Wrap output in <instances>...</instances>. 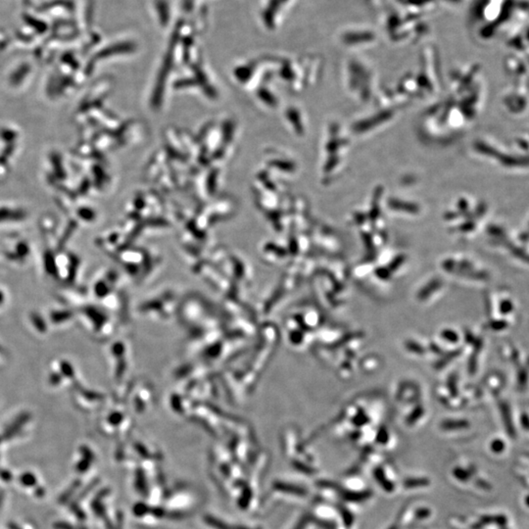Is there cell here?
Segmentation results:
<instances>
[{"instance_id":"7","label":"cell","mask_w":529,"mask_h":529,"mask_svg":"<svg viewBox=\"0 0 529 529\" xmlns=\"http://www.w3.org/2000/svg\"><path fill=\"white\" fill-rule=\"evenodd\" d=\"M135 487L137 489V491L143 495H147V484H146V479H145V475L142 470H137L136 471V474H135Z\"/></svg>"},{"instance_id":"2","label":"cell","mask_w":529,"mask_h":529,"mask_svg":"<svg viewBox=\"0 0 529 529\" xmlns=\"http://www.w3.org/2000/svg\"><path fill=\"white\" fill-rule=\"evenodd\" d=\"M129 394V401L132 404L134 411L137 414L144 413L154 404L153 388L149 383L136 382L132 389L126 391Z\"/></svg>"},{"instance_id":"17","label":"cell","mask_w":529,"mask_h":529,"mask_svg":"<svg viewBox=\"0 0 529 529\" xmlns=\"http://www.w3.org/2000/svg\"><path fill=\"white\" fill-rule=\"evenodd\" d=\"M44 493H45V491H44V489L42 487H38L37 490H36V495L38 497H42L44 495Z\"/></svg>"},{"instance_id":"11","label":"cell","mask_w":529,"mask_h":529,"mask_svg":"<svg viewBox=\"0 0 529 529\" xmlns=\"http://www.w3.org/2000/svg\"><path fill=\"white\" fill-rule=\"evenodd\" d=\"M125 416H126L124 413L120 411H114L113 413H111L108 416V422L113 426H118L123 422V420L125 419Z\"/></svg>"},{"instance_id":"16","label":"cell","mask_w":529,"mask_h":529,"mask_svg":"<svg viewBox=\"0 0 529 529\" xmlns=\"http://www.w3.org/2000/svg\"><path fill=\"white\" fill-rule=\"evenodd\" d=\"M54 527L56 529H76L73 525L67 523V522H56L54 524Z\"/></svg>"},{"instance_id":"14","label":"cell","mask_w":529,"mask_h":529,"mask_svg":"<svg viewBox=\"0 0 529 529\" xmlns=\"http://www.w3.org/2000/svg\"><path fill=\"white\" fill-rule=\"evenodd\" d=\"M149 514H153L155 517H158V518H162L164 516H168L167 511L164 510L163 508H160V507L150 508V513Z\"/></svg>"},{"instance_id":"10","label":"cell","mask_w":529,"mask_h":529,"mask_svg":"<svg viewBox=\"0 0 529 529\" xmlns=\"http://www.w3.org/2000/svg\"><path fill=\"white\" fill-rule=\"evenodd\" d=\"M20 482L26 487H33L37 484V477L34 473H25L20 476Z\"/></svg>"},{"instance_id":"6","label":"cell","mask_w":529,"mask_h":529,"mask_svg":"<svg viewBox=\"0 0 529 529\" xmlns=\"http://www.w3.org/2000/svg\"><path fill=\"white\" fill-rule=\"evenodd\" d=\"M204 520L205 522L210 525L211 527H214L215 529H249L248 527L245 526H242V525H231V524H228L224 522L223 520L215 517V516H212V515H205L204 516Z\"/></svg>"},{"instance_id":"12","label":"cell","mask_w":529,"mask_h":529,"mask_svg":"<svg viewBox=\"0 0 529 529\" xmlns=\"http://www.w3.org/2000/svg\"><path fill=\"white\" fill-rule=\"evenodd\" d=\"M132 511L136 516H144L150 513V507L144 503H137L133 506Z\"/></svg>"},{"instance_id":"8","label":"cell","mask_w":529,"mask_h":529,"mask_svg":"<svg viewBox=\"0 0 529 529\" xmlns=\"http://www.w3.org/2000/svg\"><path fill=\"white\" fill-rule=\"evenodd\" d=\"M79 486H80V480H75V481L72 483V485L67 489V491L64 492V493L60 496V498H59V503H60V504H65V503H67V502L71 499V497L75 494V492L78 489Z\"/></svg>"},{"instance_id":"18","label":"cell","mask_w":529,"mask_h":529,"mask_svg":"<svg viewBox=\"0 0 529 529\" xmlns=\"http://www.w3.org/2000/svg\"><path fill=\"white\" fill-rule=\"evenodd\" d=\"M9 526H10V529H21L19 526H18L17 524H15V523H10Z\"/></svg>"},{"instance_id":"1","label":"cell","mask_w":529,"mask_h":529,"mask_svg":"<svg viewBox=\"0 0 529 529\" xmlns=\"http://www.w3.org/2000/svg\"><path fill=\"white\" fill-rule=\"evenodd\" d=\"M178 298L173 291H163L158 295L148 298L138 306V313L147 319L154 321H167L170 319L169 315L163 310L165 309L170 316H173L175 311L180 308L178 306Z\"/></svg>"},{"instance_id":"4","label":"cell","mask_w":529,"mask_h":529,"mask_svg":"<svg viewBox=\"0 0 529 529\" xmlns=\"http://www.w3.org/2000/svg\"><path fill=\"white\" fill-rule=\"evenodd\" d=\"M80 453L82 455V459L81 461L77 463L76 471L78 473H83L89 471L92 463L95 461V455L92 452V450L86 446H82L80 448Z\"/></svg>"},{"instance_id":"9","label":"cell","mask_w":529,"mask_h":529,"mask_svg":"<svg viewBox=\"0 0 529 529\" xmlns=\"http://www.w3.org/2000/svg\"><path fill=\"white\" fill-rule=\"evenodd\" d=\"M251 498H252V491H251V489L248 486H245L242 494H241V496H240V498H239V501H238L239 507L241 509H243V510L247 509L249 504H250Z\"/></svg>"},{"instance_id":"15","label":"cell","mask_w":529,"mask_h":529,"mask_svg":"<svg viewBox=\"0 0 529 529\" xmlns=\"http://www.w3.org/2000/svg\"><path fill=\"white\" fill-rule=\"evenodd\" d=\"M0 478L3 479L4 481H10L12 479V474L8 471L0 470Z\"/></svg>"},{"instance_id":"3","label":"cell","mask_w":529,"mask_h":529,"mask_svg":"<svg viewBox=\"0 0 529 529\" xmlns=\"http://www.w3.org/2000/svg\"><path fill=\"white\" fill-rule=\"evenodd\" d=\"M111 354L114 356L115 359V378H118L119 380H123L124 378L128 377L129 370L131 367V350L129 349V346L127 343L124 342H118L114 344L111 348Z\"/></svg>"},{"instance_id":"13","label":"cell","mask_w":529,"mask_h":529,"mask_svg":"<svg viewBox=\"0 0 529 529\" xmlns=\"http://www.w3.org/2000/svg\"><path fill=\"white\" fill-rule=\"evenodd\" d=\"M133 446H134L136 452L139 454L142 458H144V459H148V458L151 457V455L149 453V451H148V450L146 449V447H145L144 445H142L141 443L136 442V443H134Z\"/></svg>"},{"instance_id":"19","label":"cell","mask_w":529,"mask_h":529,"mask_svg":"<svg viewBox=\"0 0 529 529\" xmlns=\"http://www.w3.org/2000/svg\"><path fill=\"white\" fill-rule=\"evenodd\" d=\"M1 502H2V494L0 493V505H1Z\"/></svg>"},{"instance_id":"5","label":"cell","mask_w":529,"mask_h":529,"mask_svg":"<svg viewBox=\"0 0 529 529\" xmlns=\"http://www.w3.org/2000/svg\"><path fill=\"white\" fill-rule=\"evenodd\" d=\"M107 494H108V490H106V489H105V490H102L101 492H99V493L97 494V496L95 497V500L93 501V503H92V508H93V510H95V513H96L98 516H100V517H102V518H104V519L106 520V521H105V522H106V525H107L108 528H110V527H111L110 521H108V519L106 518V511H105V508H104V506H103V504H102V502H101L102 498H104V496L107 495Z\"/></svg>"}]
</instances>
